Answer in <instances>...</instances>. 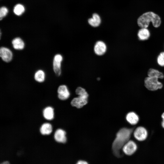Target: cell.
<instances>
[{
  "instance_id": "obj_1",
  "label": "cell",
  "mask_w": 164,
  "mask_h": 164,
  "mask_svg": "<svg viewBox=\"0 0 164 164\" xmlns=\"http://www.w3.org/2000/svg\"><path fill=\"white\" fill-rule=\"evenodd\" d=\"M134 130V128L123 127L117 132L112 145L113 154L116 157L120 158L123 156L121 152V149L124 145L130 140Z\"/></svg>"
},
{
  "instance_id": "obj_2",
  "label": "cell",
  "mask_w": 164,
  "mask_h": 164,
  "mask_svg": "<svg viewBox=\"0 0 164 164\" xmlns=\"http://www.w3.org/2000/svg\"><path fill=\"white\" fill-rule=\"evenodd\" d=\"M150 22L154 27L158 28L161 23V18L157 14L149 11L142 14L137 20V24L141 28H147Z\"/></svg>"
},
{
  "instance_id": "obj_3",
  "label": "cell",
  "mask_w": 164,
  "mask_h": 164,
  "mask_svg": "<svg viewBox=\"0 0 164 164\" xmlns=\"http://www.w3.org/2000/svg\"><path fill=\"white\" fill-rule=\"evenodd\" d=\"M75 92L78 96L72 100L71 104L73 107L80 108L87 104L89 95L85 89L80 87L76 88Z\"/></svg>"
},
{
  "instance_id": "obj_4",
  "label": "cell",
  "mask_w": 164,
  "mask_h": 164,
  "mask_svg": "<svg viewBox=\"0 0 164 164\" xmlns=\"http://www.w3.org/2000/svg\"><path fill=\"white\" fill-rule=\"evenodd\" d=\"M158 78L148 77L144 80V85L148 90L154 91L161 89L162 84L159 81Z\"/></svg>"
},
{
  "instance_id": "obj_5",
  "label": "cell",
  "mask_w": 164,
  "mask_h": 164,
  "mask_svg": "<svg viewBox=\"0 0 164 164\" xmlns=\"http://www.w3.org/2000/svg\"><path fill=\"white\" fill-rule=\"evenodd\" d=\"M63 60V56L60 54H56L54 56L53 67L56 75L59 76L61 73V63Z\"/></svg>"
},
{
  "instance_id": "obj_6",
  "label": "cell",
  "mask_w": 164,
  "mask_h": 164,
  "mask_svg": "<svg viewBox=\"0 0 164 164\" xmlns=\"http://www.w3.org/2000/svg\"><path fill=\"white\" fill-rule=\"evenodd\" d=\"M134 138L139 141L145 140L148 136V132L144 127L140 126L137 127L133 132Z\"/></svg>"
},
{
  "instance_id": "obj_7",
  "label": "cell",
  "mask_w": 164,
  "mask_h": 164,
  "mask_svg": "<svg viewBox=\"0 0 164 164\" xmlns=\"http://www.w3.org/2000/svg\"><path fill=\"white\" fill-rule=\"evenodd\" d=\"M137 148L136 143L133 140H129L124 145L122 150L126 155H131L136 152Z\"/></svg>"
},
{
  "instance_id": "obj_8",
  "label": "cell",
  "mask_w": 164,
  "mask_h": 164,
  "mask_svg": "<svg viewBox=\"0 0 164 164\" xmlns=\"http://www.w3.org/2000/svg\"><path fill=\"white\" fill-rule=\"evenodd\" d=\"M107 49L106 44L101 40L97 41L94 46V51L95 54L98 56H102L104 54Z\"/></svg>"
},
{
  "instance_id": "obj_9",
  "label": "cell",
  "mask_w": 164,
  "mask_h": 164,
  "mask_svg": "<svg viewBox=\"0 0 164 164\" xmlns=\"http://www.w3.org/2000/svg\"><path fill=\"white\" fill-rule=\"evenodd\" d=\"M13 53L9 48L2 46L0 48V56L2 60L6 63H9L13 58Z\"/></svg>"
},
{
  "instance_id": "obj_10",
  "label": "cell",
  "mask_w": 164,
  "mask_h": 164,
  "mask_svg": "<svg viewBox=\"0 0 164 164\" xmlns=\"http://www.w3.org/2000/svg\"><path fill=\"white\" fill-rule=\"evenodd\" d=\"M57 91L58 97L61 100H67L70 96V93L68 87L65 85L60 86L58 88Z\"/></svg>"
},
{
  "instance_id": "obj_11",
  "label": "cell",
  "mask_w": 164,
  "mask_h": 164,
  "mask_svg": "<svg viewBox=\"0 0 164 164\" xmlns=\"http://www.w3.org/2000/svg\"><path fill=\"white\" fill-rule=\"evenodd\" d=\"M66 132L62 129H57L55 132L54 137L55 140L58 142L65 143L67 141Z\"/></svg>"
},
{
  "instance_id": "obj_12",
  "label": "cell",
  "mask_w": 164,
  "mask_h": 164,
  "mask_svg": "<svg viewBox=\"0 0 164 164\" xmlns=\"http://www.w3.org/2000/svg\"><path fill=\"white\" fill-rule=\"evenodd\" d=\"M126 119L129 124L132 125H135L138 123L139 118L136 113L134 111H131L126 114Z\"/></svg>"
},
{
  "instance_id": "obj_13",
  "label": "cell",
  "mask_w": 164,
  "mask_h": 164,
  "mask_svg": "<svg viewBox=\"0 0 164 164\" xmlns=\"http://www.w3.org/2000/svg\"><path fill=\"white\" fill-rule=\"evenodd\" d=\"M13 48L17 50H22L25 47V43L22 39L19 37L14 38L12 41Z\"/></svg>"
},
{
  "instance_id": "obj_14",
  "label": "cell",
  "mask_w": 164,
  "mask_h": 164,
  "mask_svg": "<svg viewBox=\"0 0 164 164\" xmlns=\"http://www.w3.org/2000/svg\"><path fill=\"white\" fill-rule=\"evenodd\" d=\"M137 36L138 39L142 41L148 39L150 36V33L147 28H142L138 30Z\"/></svg>"
},
{
  "instance_id": "obj_15",
  "label": "cell",
  "mask_w": 164,
  "mask_h": 164,
  "mask_svg": "<svg viewBox=\"0 0 164 164\" xmlns=\"http://www.w3.org/2000/svg\"><path fill=\"white\" fill-rule=\"evenodd\" d=\"M43 115L45 119L48 120H52L54 117L53 108L50 106L45 108L43 111Z\"/></svg>"
},
{
  "instance_id": "obj_16",
  "label": "cell",
  "mask_w": 164,
  "mask_h": 164,
  "mask_svg": "<svg viewBox=\"0 0 164 164\" xmlns=\"http://www.w3.org/2000/svg\"><path fill=\"white\" fill-rule=\"evenodd\" d=\"M52 130L51 125L48 123H45L43 124L41 126L40 132L43 135H49L52 132Z\"/></svg>"
},
{
  "instance_id": "obj_17",
  "label": "cell",
  "mask_w": 164,
  "mask_h": 164,
  "mask_svg": "<svg viewBox=\"0 0 164 164\" xmlns=\"http://www.w3.org/2000/svg\"><path fill=\"white\" fill-rule=\"evenodd\" d=\"M88 22L92 26L97 27L100 25L101 23V19L98 15L94 13L93 15L92 18L88 19Z\"/></svg>"
},
{
  "instance_id": "obj_18",
  "label": "cell",
  "mask_w": 164,
  "mask_h": 164,
  "mask_svg": "<svg viewBox=\"0 0 164 164\" xmlns=\"http://www.w3.org/2000/svg\"><path fill=\"white\" fill-rule=\"evenodd\" d=\"M26 10L25 6L20 3L16 4L13 7V12L14 14L17 16L22 15L25 12Z\"/></svg>"
},
{
  "instance_id": "obj_19",
  "label": "cell",
  "mask_w": 164,
  "mask_h": 164,
  "mask_svg": "<svg viewBox=\"0 0 164 164\" xmlns=\"http://www.w3.org/2000/svg\"><path fill=\"white\" fill-rule=\"evenodd\" d=\"M147 75L148 77H155L158 79H162L164 77L163 73L158 70L152 68L150 69L148 71Z\"/></svg>"
},
{
  "instance_id": "obj_20",
  "label": "cell",
  "mask_w": 164,
  "mask_h": 164,
  "mask_svg": "<svg viewBox=\"0 0 164 164\" xmlns=\"http://www.w3.org/2000/svg\"><path fill=\"white\" fill-rule=\"evenodd\" d=\"M35 80L39 83H42L44 81L45 78V74L44 71L42 70H37L34 75Z\"/></svg>"
},
{
  "instance_id": "obj_21",
  "label": "cell",
  "mask_w": 164,
  "mask_h": 164,
  "mask_svg": "<svg viewBox=\"0 0 164 164\" xmlns=\"http://www.w3.org/2000/svg\"><path fill=\"white\" fill-rule=\"evenodd\" d=\"M9 12L8 8L5 6L1 7L0 9V19L2 20L3 18L5 17Z\"/></svg>"
},
{
  "instance_id": "obj_22",
  "label": "cell",
  "mask_w": 164,
  "mask_h": 164,
  "mask_svg": "<svg viewBox=\"0 0 164 164\" xmlns=\"http://www.w3.org/2000/svg\"><path fill=\"white\" fill-rule=\"evenodd\" d=\"M157 61L159 66L164 67V52L160 53L157 57Z\"/></svg>"
},
{
  "instance_id": "obj_23",
  "label": "cell",
  "mask_w": 164,
  "mask_h": 164,
  "mask_svg": "<svg viewBox=\"0 0 164 164\" xmlns=\"http://www.w3.org/2000/svg\"><path fill=\"white\" fill-rule=\"evenodd\" d=\"M76 164H89L86 161L83 160H80L78 161Z\"/></svg>"
},
{
  "instance_id": "obj_24",
  "label": "cell",
  "mask_w": 164,
  "mask_h": 164,
  "mask_svg": "<svg viewBox=\"0 0 164 164\" xmlns=\"http://www.w3.org/2000/svg\"><path fill=\"white\" fill-rule=\"evenodd\" d=\"M0 164H10V163L9 161H5L1 163Z\"/></svg>"
},
{
  "instance_id": "obj_25",
  "label": "cell",
  "mask_w": 164,
  "mask_h": 164,
  "mask_svg": "<svg viewBox=\"0 0 164 164\" xmlns=\"http://www.w3.org/2000/svg\"><path fill=\"white\" fill-rule=\"evenodd\" d=\"M161 125L162 128L164 129V120H162L161 123Z\"/></svg>"
},
{
  "instance_id": "obj_26",
  "label": "cell",
  "mask_w": 164,
  "mask_h": 164,
  "mask_svg": "<svg viewBox=\"0 0 164 164\" xmlns=\"http://www.w3.org/2000/svg\"><path fill=\"white\" fill-rule=\"evenodd\" d=\"M161 118H162V120H164V112H163L161 115Z\"/></svg>"
}]
</instances>
